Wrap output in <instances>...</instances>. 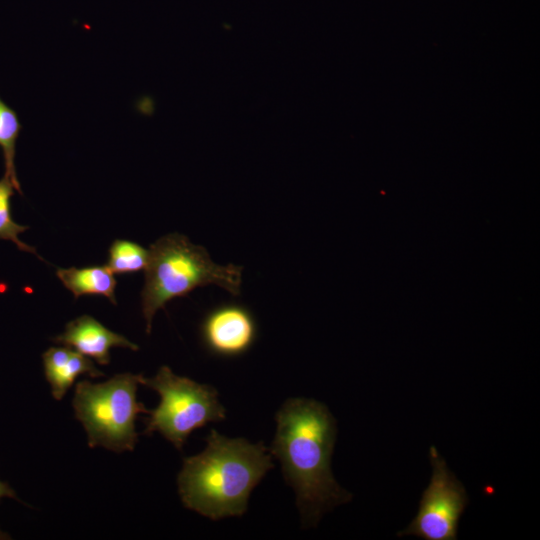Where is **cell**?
I'll return each mask as SVG.
<instances>
[{
	"mask_svg": "<svg viewBox=\"0 0 540 540\" xmlns=\"http://www.w3.org/2000/svg\"><path fill=\"white\" fill-rule=\"evenodd\" d=\"M63 285L75 298L82 295H98L108 298L117 304L115 288L117 280L114 273L105 266H89L84 268H60L56 272Z\"/></svg>",
	"mask_w": 540,
	"mask_h": 540,
	"instance_id": "30bf717a",
	"label": "cell"
},
{
	"mask_svg": "<svg viewBox=\"0 0 540 540\" xmlns=\"http://www.w3.org/2000/svg\"><path fill=\"white\" fill-rule=\"evenodd\" d=\"M141 384L161 398L158 407L149 410L144 419V434L158 432L177 449H182L195 429L225 418L213 387L178 376L168 366H162L153 378L142 377Z\"/></svg>",
	"mask_w": 540,
	"mask_h": 540,
	"instance_id": "5b68a950",
	"label": "cell"
},
{
	"mask_svg": "<svg viewBox=\"0 0 540 540\" xmlns=\"http://www.w3.org/2000/svg\"><path fill=\"white\" fill-rule=\"evenodd\" d=\"M142 377L122 373L102 383L81 380L76 384L73 408L91 448L101 446L115 452L134 449L138 441L135 420L138 414L149 413L137 401Z\"/></svg>",
	"mask_w": 540,
	"mask_h": 540,
	"instance_id": "277c9868",
	"label": "cell"
},
{
	"mask_svg": "<svg viewBox=\"0 0 540 540\" xmlns=\"http://www.w3.org/2000/svg\"><path fill=\"white\" fill-rule=\"evenodd\" d=\"M149 249L128 240H115L109 248L106 266L114 274L136 273L145 270Z\"/></svg>",
	"mask_w": 540,
	"mask_h": 540,
	"instance_id": "7c38bea8",
	"label": "cell"
},
{
	"mask_svg": "<svg viewBox=\"0 0 540 540\" xmlns=\"http://www.w3.org/2000/svg\"><path fill=\"white\" fill-rule=\"evenodd\" d=\"M429 457L432 465L430 483L422 494L417 515L397 536L456 540L458 522L468 504V495L434 446L430 447Z\"/></svg>",
	"mask_w": 540,
	"mask_h": 540,
	"instance_id": "8992f818",
	"label": "cell"
},
{
	"mask_svg": "<svg viewBox=\"0 0 540 540\" xmlns=\"http://www.w3.org/2000/svg\"><path fill=\"white\" fill-rule=\"evenodd\" d=\"M14 189L9 178L4 176L0 179V239L12 241L18 249L38 256L35 248L24 243L19 238V234L25 232L28 227L17 224L12 219L10 200L14 194Z\"/></svg>",
	"mask_w": 540,
	"mask_h": 540,
	"instance_id": "4fadbf2b",
	"label": "cell"
},
{
	"mask_svg": "<svg viewBox=\"0 0 540 540\" xmlns=\"http://www.w3.org/2000/svg\"><path fill=\"white\" fill-rule=\"evenodd\" d=\"M8 497L19 500L14 490L5 482L0 480V499ZM10 539V536L0 529V540Z\"/></svg>",
	"mask_w": 540,
	"mask_h": 540,
	"instance_id": "5bb4252c",
	"label": "cell"
},
{
	"mask_svg": "<svg viewBox=\"0 0 540 540\" xmlns=\"http://www.w3.org/2000/svg\"><path fill=\"white\" fill-rule=\"evenodd\" d=\"M21 130L17 113L0 98V148L2 149L5 175L15 190L21 192L15 169V147Z\"/></svg>",
	"mask_w": 540,
	"mask_h": 540,
	"instance_id": "8fae6325",
	"label": "cell"
},
{
	"mask_svg": "<svg viewBox=\"0 0 540 540\" xmlns=\"http://www.w3.org/2000/svg\"><path fill=\"white\" fill-rule=\"evenodd\" d=\"M201 336L210 352L219 356H237L253 345L257 326L248 309L226 304L206 315L201 325Z\"/></svg>",
	"mask_w": 540,
	"mask_h": 540,
	"instance_id": "52a82bcc",
	"label": "cell"
},
{
	"mask_svg": "<svg viewBox=\"0 0 540 540\" xmlns=\"http://www.w3.org/2000/svg\"><path fill=\"white\" fill-rule=\"evenodd\" d=\"M42 358L45 377L56 400L65 396L80 375L92 378L104 375L89 357L67 346L50 347L43 353Z\"/></svg>",
	"mask_w": 540,
	"mask_h": 540,
	"instance_id": "9c48e42d",
	"label": "cell"
},
{
	"mask_svg": "<svg viewBox=\"0 0 540 540\" xmlns=\"http://www.w3.org/2000/svg\"><path fill=\"white\" fill-rule=\"evenodd\" d=\"M276 422L271 453L281 462L285 480L296 493L303 522L315 525L323 513L352 498L330 468L336 421L323 403L295 398L282 405Z\"/></svg>",
	"mask_w": 540,
	"mask_h": 540,
	"instance_id": "6da1fadb",
	"label": "cell"
},
{
	"mask_svg": "<svg viewBox=\"0 0 540 540\" xmlns=\"http://www.w3.org/2000/svg\"><path fill=\"white\" fill-rule=\"evenodd\" d=\"M242 267L215 263L207 250L179 233L167 234L149 248L145 284L141 292L142 313L150 333L154 315L177 297L198 287L216 285L237 296L241 292Z\"/></svg>",
	"mask_w": 540,
	"mask_h": 540,
	"instance_id": "3957f363",
	"label": "cell"
},
{
	"mask_svg": "<svg viewBox=\"0 0 540 540\" xmlns=\"http://www.w3.org/2000/svg\"><path fill=\"white\" fill-rule=\"evenodd\" d=\"M272 467L263 443L229 439L211 430L206 448L184 459L179 494L187 508L212 520L240 516L251 491Z\"/></svg>",
	"mask_w": 540,
	"mask_h": 540,
	"instance_id": "7a4b0ae2",
	"label": "cell"
},
{
	"mask_svg": "<svg viewBox=\"0 0 540 540\" xmlns=\"http://www.w3.org/2000/svg\"><path fill=\"white\" fill-rule=\"evenodd\" d=\"M53 341L93 358L100 365L110 363L112 347H124L134 351L139 349L135 343L109 330L89 315H82L70 321L65 331L54 337Z\"/></svg>",
	"mask_w": 540,
	"mask_h": 540,
	"instance_id": "ba28073f",
	"label": "cell"
}]
</instances>
